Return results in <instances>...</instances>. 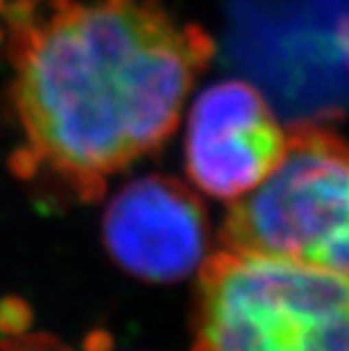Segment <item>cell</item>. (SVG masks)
Instances as JSON below:
<instances>
[{
  "instance_id": "cell-11",
  "label": "cell",
  "mask_w": 349,
  "mask_h": 351,
  "mask_svg": "<svg viewBox=\"0 0 349 351\" xmlns=\"http://www.w3.org/2000/svg\"><path fill=\"white\" fill-rule=\"evenodd\" d=\"M111 349V335L107 331H93L86 335L84 351H109Z\"/></svg>"
},
{
  "instance_id": "cell-6",
  "label": "cell",
  "mask_w": 349,
  "mask_h": 351,
  "mask_svg": "<svg viewBox=\"0 0 349 351\" xmlns=\"http://www.w3.org/2000/svg\"><path fill=\"white\" fill-rule=\"evenodd\" d=\"M209 215L180 179L150 175L123 186L107 204L102 238L125 272L147 283L186 279L209 247Z\"/></svg>"
},
{
  "instance_id": "cell-9",
  "label": "cell",
  "mask_w": 349,
  "mask_h": 351,
  "mask_svg": "<svg viewBox=\"0 0 349 351\" xmlns=\"http://www.w3.org/2000/svg\"><path fill=\"white\" fill-rule=\"evenodd\" d=\"M3 19H5V23L10 25V32H21V29L32 27L36 23L34 3H27V0H14L12 5L3 7Z\"/></svg>"
},
{
  "instance_id": "cell-1",
  "label": "cell",
  "mask_w": 349,
  "mask_h": 351,
  "mask_svg": "<svg viewBox=\"0 0 349 351\" xmlns=\"http://www.w3.org/2000/svg\"><path fill=\"white\" fill-rule=\"evenodd\" d=\"M213 50L157 0H50L10 39L27 145L77 199H98L107 175L166 143Z\"/></svg>"
},
{
  "instance_id": "cell-3",
  "label": "cell",
  "mask_w": 349,
  "mask_h": 351,
  "mask_svg": "<svg viewBox=\"0 0 349 351\" xmlns=\"http://www.w3.org/2000/svg\"><path fill=\"white\" fill-rule=\"evenodd\" d=\"M220 245L349 276V141L326 125H291L274 170L229 208Z\"/></svg>"
},
{
  "instance_id": "cell-10",
  "label": "cell",
  "mask_w": 349,
  "mask_h": 351,
  "mask_svg": "<svg viewBox=\"0 0 349 351\" xmlns=\"http://www.w3.org/2000/svg\"><path fill=\"white\" fill-rule=\"evenodd\" d=\"M39 168H41L39 156L34 154V150L27 143L16 147V150L10 154V170L14 177L32 179V177H36V173H39Z\"/></svg>"
},
{
  "instance_id": "cell-4",
  "label": "cell",
  "mask_w": 349,
  "mask_h": 351,
  "mask_svg": "<svg viewBox=\"0 0 349 351\" xmlns=\"http://www.w3.org/2000/svg\"><path fill=\"white\" fill-rule=\"evenodd\" d=\"M227 41L293 125L349 109V0H232Z\"/></svg>"
},
{
  "instance_id": "cell-5",
  "label": "cell",
  "mask_w": 349,
  "mask_h": 351,
  "mask_svg": "<svg viewBox=\"0 0 349 351\" xmlns=\"http://www.w3.org/2000/svg\"><path fill=\"white\" fill-rule=\"evenodd\" d=\"M286 143L288 132L265 93L243 80H225L193 102L186 173L204 195L239 199L272 173Z\"/></svg>"
},
{
  "instance_id": "cell-8",
  "label": "cell",
  "mask_w": 349,
  "mask_h": 351,
  "mask_svg": "<svg viewBox=\"0 0 349 351\" xmlns=\"http://www.w3.org/2000/svg\"><path fill=\"white\" fill-rule=\"evenodd\" d=\"M0 351H71L62 340L48 333L36 335H19V338H3Z\"/></svg>"
},
{
  "instance_id": "cell-14",
  "label": "cell",
  "mask_w": 349,
  "mask_h": 351,
  "mask_svg": "<svg viewBox=\"0 0 349 351\" xmlns=\"http://www.w3.org/2000/svg\"><path fill=\"white\" fill-rule=\"evenodd\" d=\"M0 7H3V0H0Z\"/></svg>"
},
{
  "instance_id": "cell-2",
  "label": "cell",
  "mask_w": 349,
  "mask_h": 351,
  "mask_svg": "<svg viewBox=\"0 0 349 351\" xmlns=\"http://www.w3.org/2000/svg\"><path fill=\"white\" fill-rule=\"evenodd\" d=\"M191 351H349V276L220 250L200 265Z\"/></svg>"
},
{
  "instance_id": "cell-12",
  "label": "cell",
  "mask_w": 349,
  "mask_h": 351,
  "mask_svg": "<svg viewBox=\"0 0 349 351\" xmlns=\"http://www.w3.org/2000/svg\"><path fill=\"white\" fill-rule=\"evenodd\" d=\"M0 41H3V27H0Z\"/></svg>"
},
{
  "instance_id": "cell-7",
  "label": "cell",
  "mask_w": 349,
  "mask_h": 351,
  "mask_svg": "<svg viewBox=\"0 0 349 351\" xmlns=\"http://www.w3.org/2000/svg\"><path fill=\"white\" fill-rule=\"evenodd\" d=\"M34 311L23 297L7 295L0 300V335L3 338H19L25 335L32 326Z\"/></svg>"
},
{
  "instance_id": "cell-13",
  "label": "cell",
  "mask_w": 349,
  "mask_h": 351,
  "mask_svg": "<svg viewBox=\"0 0 349 351\" xmlns=\"http://www.w3.org/2000/svg\"><path fill=\"white\" fill-rule=\"evenodd\" d=\"M27 3H36V0H27Z\"/></svg>"
}]
</instances>
